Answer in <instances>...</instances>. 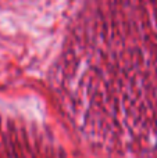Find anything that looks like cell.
Segmentation results:
<instances>
[{
	"label": "cell",
	"mask_w": 157,
	"mask_h": 158,
	"mask_svg": "<svg viewBox=\"0 0 157 158\" xmlns=\"http://www.w3.org/2000/svg\"><path fill=\"white\" fill-rule=\"evenodd\" d=\"M92 131L103 153L157 158V0H113L88 77Z\"/></svg>",
	"instance_id": "cell-1"
}]
</instances>
